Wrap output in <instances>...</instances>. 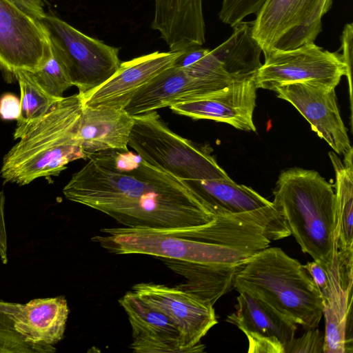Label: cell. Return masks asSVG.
Masks as SVG:
<instances>
[{
	"instance_id": "6da1fadb",
	"label": "cell",
	"mask_w": 353,
	"mask_h": 353,
	"mask_svg": "<svg viewBox=\"0 0 353 353\" xmlns=\"http://www.w3.org/2000/svg\"><path fill=\"white\" fill-rule=\"evenodd\" d=\"M88 159L63 188L65 197L108 215L122 227L183 231L215 217L185 183L136 152L110 150Z\"/></svg>"
},
{
	"instance_id": "7a4b0ae2",
	"label": "cell",
	"mask_w": 353,
	"mask_h": 353,
	"mask_svg": "<svg viewBox=\"0 0 353 353\" xmlns=\"http://www.w3.org/2000/svg\"><path fill=\"white\" fill-rule=\"evenodd\" d=\"M92 241L116 254H142L219 267H239L271 241L256 223L233 215L183 231L124 227L101 230Z\"/></svg>"
},
{
	"instance_id": "3957f363",
	"label": "cell",
	"mask_w": 353,
	"mask_h": 353,
	"mask_svg": "<svg viewBox=\"0 0 353 353\" xmlns=\"http://www.w3.org/2000/svg\"><path fill=\"white\" fill-rule=\"evenodd\" d=\"M79 94L64 97L41 117L17 126L20 140L3 159L0 175L5 183L28 185L58 176L67 165L87 156L75 139L82 112Z\"/></svg>"
},
{
	"instance_id": "277c9868",
	"label": "cell",
	"mask_w": 353,
	"mask_h": 353,
	"mask_svg": "<svg viewBox=\"0 0 353 353\" xmlns=\"http://www.w3.org/2000/svg\"><path fill=\"white\" fill-rule=\"evenodd\" d=\"M233 288L265 302L305 330L319 327L323 305L312 278L281 248L268 247L240 265Z\"/></svg>"
},
{
	"instance_id": "5b68a950",
	"label": "cell",
	"mask_w": 353,
	"mask_h": 353,
	"mask_svg": "<svg viewBox=\"0 0 353 353\" xmlns=\"http://www.w3.org/2000/svg\"><path fill=\"white\" fill-rule=\"evenodd\" d=\"M273 195L302 252L329 265L338 249L332 185L315 170L292 168L280 174Z\"/></svg>"
},
{
	"instance_id": "8992f818",
	"label": "cell",
	"mask_w": 353,
	"mask_h": 353,
	"mask_svg": "<svg viewBox=\"0 0 353 353\" xmlns=\"http://www.w3.org/2000/svg\"><path fill=\"white\" fill-rule=\"evenodd\" d=\"M133 117L128 146L150 165L181 181L229 178L208 147L171 130L156 111Z\"/></svg>"
},
{
	"instance_id": "52a82bcc",
	"label": "cell",
	"mask_w": 353,
	"mask_h": 353,
	"mask_svg": "<svg viewBox=\"0 0 353 353\" xmlns=\"http://www.w3.org/2000/svg\"><path fill=\"white\" fill-rule=\"evenodd\" d=\"M41 21L80 97L100 86L119 68V48L85 34L52 14L46 13Z\"/></svg>"
},
{
	"instance_id": "ba28073f",
	"label": "cell",
	"mask_w": 353,
	"mask_h": 353,
	"mask_svg": "<svg viewBox=\"0 0 353 353\" xmlns=\"http://www.w3.org/2000/svg\"><path fill=\"white\" fill-rule=\"evenodd\" d=\"M303 267L322 300L323 353H352L353 248L337 249L327 266L313 261Z\"/></svg>"
},
{
	"instance_id": "9c48e42d",
	"label": "cell",
	"mask_w": 353,
	"mask_h": 353,
	"mask_svg": "<svg viewBox=\"0 0 353 353\" xmlns=\"http://www.w3.org/2000/svg\"><path fill=\"white\" fill-rule=\"evenodd\" d=\"M254 80L256 88L274 91L294 83H312L335 88L346 74L341 54L323 50L314 43L291 50L272 48Z\"/></svg>"
},
{
	"instance_id": "30bf717a",
	"label": "cell",
	"mask_w": 353,
	"mask_h": 353,
	"mask_svg": "<svg viewBox=\"0 0 353 353\" xmlns=\"http://www.w3.org/2000/svg\"><path fill=\"white\" fill-rule=\"evenodd\" d=\"M43 23L9 0H0V70L6 81L18 71L35 72L52 56Z\"/></svg>"
},
{
	"instance_id": "8fae6325",
	"label": "cell",
	"mask_w": 353,
	"mask_h": 353,
	"mask_svg": "<svg viewBox=\"0 0 353 353\" xmlns=\"http://www.w3.org/2000/svg\"><path fill=\"white\" fill-rule=\"evenodd\" d=\"M132 290L174 322L185 353L203 352L201 340L218 323L212 303L179 286L142 283Z\"/></svg>"
},
{
	"instance_id": "7c38bea8",
	"label": "cell",
	"mask_w": 353,
	"mask_h": 353,
	"mask_svg": "<svg viewBox=\"0 0 353 353\" xmlns=\"http://www.w3.org/2000/svg\"><path fill=\"white\" fill-rule=\"evenodd\" d=\"M274 92L303 116L335 153L344 156L353 149L338 108L335 88L302 82L276 88Z\"/></svg>"
},
{
	"instance_id": "4fadbf2b",
	"label": "cell",
	"mask_w": 353,
	"mask_h": 353,
	"mask_svg": "<svg viewBox=\"0 0 353 353\" xmlns=\"http://www.w3.org/2000/svg\"><path fill=\"white\" fill-rule=\"evenodd\" d=\"M252 26V21L238 23L225 41L184 68L228 83L254 79L262 65V50L253 37Z\"/></svg>"
},
{
	"instance_id": "5bb4252c",
	"label": "cell",
	"mask_w": 353,
	"mask_h": 353,
	"mask_svg": "<svg viewBox=\"0 0 353 353\" xmlns=\"http://www.w3.org/2000/svg\"><path fill=\"white\" fill-rule=\"evenodd\" d=\"M235 312L225 321L236 325L248 341L249 353H284L297 325L265 302L239 292Z\"/></svg>"
},
{
	"instance_id": "9a60e30c",
	"label": "cell",
	"mask_w": 353,
	"mask_h": 353,
	"mask_svg": "<svg viewBox=\"0 0 353 353\" xmlns=\"http://www.w3.org/2000/svg\"><path fill=\"white\" fill-rule=\"evenodd\" d=\"M256 87L254 79L230 83L203 96L178 102L169 108L175 113L194 119H209L245 131H256L253 114Z\"/></svg>"
},
{
	"instance_id": "2e32d148",
	"label": "cell",
	"mask_w": 353,
	"mask_h": 353,
	"mask_svg": "<svg viewBox=\"0 0 353 353\" xmlns=\"http://www.w3.org/2000/svg\"><path fill=\"white\" fill-rule=\"evenodd\" d=\"M181 52L156 51L121 62L110 78L81 97L83 105L124 108L142 87L172 66Z\"/></svg>"
},
{
	"instance_id": "e0dca14e",
	"label": "cell",
	"mask_w": 353,
	"mask_h": 353,
	"mask_svg": "<svg viewBox=\"0 0 353 353\" xmlns=\"http://www.w3.org/2000/svg\"><path fill=\"white\" fill-rule=\"evenodd\" d=\"M230 84L198 77L173 65L142 87L124 110L132 116L139 115L170 107L178 102L202 97Z\"/></svg>"
},
{
	"instance_id": "ac0fdd59",
	"label": "cell",
	"mask_w": 353,
	"mask_h": 353,
	"mask_svg": "<svg viewBox=\"0 0 353 353\" xmlns=\"http://www.w3.org/2000/svg\"><path fill=\"white\" fill-rule=\"evenodd\" d=\"M119 302L132 327L130 348L137 353H185L180 331L164 312L149 304L132 290Z\"/></svg>"
},
{
	"instance_id": "d6986e66",
	"label": "cell",
	"mask_w": 353,
	"mask_h": 353,
	"mask_svg": "<svg viewBox=\"0 0 353 353\" xmlns=\"http://www.w3.org/2000/svg\"><path fill=\"white\" fill-rule=\"evenodd\" d=\"M0 310L29 342L53 345L63 337L69 314L63 296L34 299L26 304L0 301Z\"/></svg>"
},
{
	"instance_id": "ffe728a7",
	"label": "cell",
	"mask_w": 353,
	"mask_h": 353,
	"mask_svg": "<svg viewBox=\"0 0 353 353\" xmlns=\"http://www.w3.org/2000/svg\"><path fill=\"white\" fill-rule=\"evenodd\" d=\"M134 117L124 108L83 105L75 139L88 157L110 150L127 151Z\"/></svg>"
},
{
	"instance_id": "44dd1931",
	"label": "cell",
	"mask_w": 353,
	"mask_h": 353,
	"mask_svg": "<svg viewBox=\"0 0 353 353\" xmlns=\"http://www.w3.org/2000/svg\"><path fill=\"white\" fill-rule=\"evenodd\" d=\"M319 1L266 0L252 21V35L263 54L274 48L285 34L303 24L314 12Z\"/></svg>"
},
{
	"instance_id": "7402d4cb",
	"label": "cell",
	"mask_w": 353,
	"mask_h": 353,
	"mask_svg": "<svg viewBox=\"0 0 353 353\" xmlns=\"http://www.w3.org/2000/svg\"><path fill=\"white\" fill-rule=\"evenodd\" d=\"M173 271L185 277L179 286L192 292L213 305L233 288L234 274L239 267H219L194 264L162 259Z\"/></svg>"
},
{
	"instance_id": "603a6c76",
	"label": "cell",
	"mask_w": 353,
	"mask_h": 353,
	"mask_svg": "<svg viewBox=\"0 0 353 353\" xmlns=\"http://www.w3.org/2000/svg\"><path fill=\"white\" fill-rule=\"evenodd\" d=\"M336 181L334 184L336 235L339 250L353 248V149L342 162L334 152H329Z\"/></svg>"
},
{
	"instance_id": "cb8c5ba5",
	"label": "cell",
	"mask_w": 353,
	"mask_h": 353,
	"mask_svg": "<svg viewBox=\"0 0 353 353\" xmlns=\"http://www.w3.org/2000/svg\"><path fill=\"white\" fill-rule=\"evenodd\" d=\"M20 88L21 114L17 126L24 125L46 114L57 102L46 93L30 72L18 71L14 74ZM61 100V99H60Z\"/></svg>"
},
{
	"instance_id": "d4e9b609",
	"label": "cell",
	"mask_w": 353,
	"mask_h": 353,
	"mask_svg": "<svg viewBox=\"0 0 353 353\" xmlns=\"http://www.w3.org/2000/svg\"><path fill=\"white\" fill-rule=\"evenodd\" d=\"M30 74L46 93L58 100L63 99V92L72 86L63 63L53 48L52 56L41 69Z\"/></svg>"
},
{
	"instance_id": "484cf974",
	"label": "cell",
	"mask_w": 353,
	"mask_h": 353,
	"mask_svg": "<svg viewBox=\"0 0 353 353\" xmlns=\"http://www.w3.org/2000/svg\"><path fill=\"white\" fill-rule=\"evenodd\" d=\"M53 345L26 341L14 328L12 321L0 310V353H52Z\"/></svg>"
},
{
	"instance_id": "4316f807",
	"label": "cell",
	"mask_w": 353,
	"mask_h": 353,
	"mask_svg": "<svg viewBox=\"0 0 353 353\" xmlns=\"http://www.w3.org/2000/svg\"><path fill=\"white\" fill-rule=\"evenodd\" d=\"M266 0H223L219 13L220 20L233 28L248 15H255Z\"/></svg>"
},
{
	"instance_id": "83f0119b",
	"label": "cell",
	"mask_w": 353,
	"mask_h": 353,
	"mask_svg": "<svg viewBox=\"0 0 353 353\" xmlns=\"http://www.w3.org/2000/svg\"><path fill=\"white\" fill-rule=\"evenodd\" d=\"M300 337H294L284 348V353H323L324 333L318 327L306 330Z\"/></svg>"
},
{
	"instance_id": "f1b7e54d",
	"label": "cell",
	"mask_w": 353,
	"mask_h": 353,
	"mask_svg": "<svg viewBox=\"0 0 353 353\" xmlns=\"http://www.w3.org/2000/svg\"><path fill=\"white\" fill-rule=\"evenodd\" d=\"M352 39L353 23H350L345 26L341 37V57L346 67L345 76L347 78L350 88V98L351 110H352Z\"/></svg>"
},
{
	"instance_id": "f546056e",
	"label": "cell",
	"mask_w": 353,
	"mask_h": 353,
	"mask_svg": "<svg viewBox=\"0 0 353 353\" xmlns=\"http://www.w3.org/2000/svg\"><path fill=\"white\" fill-rule=\"evenodd\" d=\"M21 114L20 99L12 93L0 98V117L3 120H17Z\"/></svg>"
},
{
	"instance_id": "4dcf8cb0",
	"label": "cell",
	"mask_w": 353,
	"mask_h": 353,
	"mask_svg": "<svg viewBox=\"0 0 353 353\" xmlns=\"http://www.w3.org/2000/svg\"><path fill=\"white\" fill-rule=\"evenodd\" d=\"M17 6L41 21L46 16L44 11V2L43 0H9Z\"/></svg>"
},
{
	"instance_id": "1f68e13d",
	"label": "cell",
	"mask_w": 353,
	"mask_h": 353,
	"mask_svg": "<svg viewBox=\"0 0 353 353\" xmlns=\"http://www.w3.org/2000/svg\"><path fill=\"white\" fill-rule=\"evenodd\" d=\"M5 201L6 197L3 192L0 191V258L3 264H7V234L4 220Z\"/></svg>"
},
{
	"instance_id": "d6a6232c",
	"label": "cell",
	"mask_w": 353,
	"mask_h": 353,
	"mask_svg": "<svg viewBox=\"0 0 353 353\" xmlns=\"http://www.w3.org/2000/svg\"><path fill=\"white\" fill-rule=\"evenodd\" d=\"M332 0H319L314 12L302 25L312 24L316 26L322 27L321 19L331 8Z\"/></svg>"
}]
</instances>
